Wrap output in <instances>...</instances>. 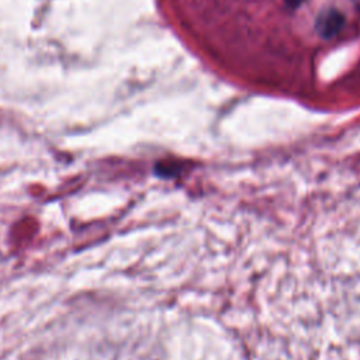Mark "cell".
<instances>
[{"label": "cell", "mask_w": 360, "mask_h": 360, "mask_svg": "<svg viewBox=\"0 0 360 360\" xmlns=\"http://www.w3.org/2000/svg\"><path fill=\"white\" fill-rule=\"evenodd\" d=\"M302 1H304V0H285V4H287L288 7H291V8H294V7H298Z\"/></svg>", "instance_id": "2"}, {"label": "cell", "mask_w": 360, "mask_h": 360, "mask_svg": "<svg viewBox=\"0 0 360 360\" xmlns=\"http://www.w3.org/2000/svg\"><path fill=\"white\" fill-rule=\"evenodd\" d=\"M345 24V15L336 8H325L322 10L315 20L316 32L325 38L330 39L336 37Z\"/></svg>", "instance_id": "1"}]
</instances>
